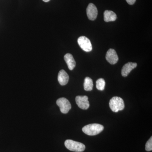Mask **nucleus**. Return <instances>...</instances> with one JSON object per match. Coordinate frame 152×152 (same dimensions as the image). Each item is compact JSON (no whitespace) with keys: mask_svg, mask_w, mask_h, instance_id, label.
<instances>
[{"mask_svg":"<svg viewBox=\"0 0 152 152\" xmlns=\"http://www.w3.org/2000/svg\"><path fill=\"white\" fill-rule=\"evenodd\" d=\"M109 105L112 111L115 113L122 110L125 107L124 102L123 99L118 96L113 97L111 99Z\"/></svg>","mask_w":152,"mask_h":152,"instance_id":"f03ea898","label":"nucleus"},{"mask_svg":"<svg viewBox=\"0 0 152 152\" xmlns=\"http://www.w3.org/2000/svg\"><path fill=\"white\" fill-rule=\"evenodd\" d=\"M136 0H126L127 2L129 5H133L135 3Z\"/></svg>","mask_w":152,"mask_h":152,"instance_id":"dca6fc26","label":"nucleus"},{"mask_svg":"<svg viewBox=\"0 0 152 152\" xmlns=\"http://www.w3.org/2000/svg\"><path fill=\"white\" fill-rule=\"evenodd\" d=\"M64 59L69 69L70 70H73L76 66V62L72 55L70 53H67L65 55Z\"/></svg>","mask_w":152,"mask_h":152,"instance_id":"9b49d317","label":"nucleus"},{"mask_svg":"<svg viewBox=\"0 0 152 152\" xmlns=\"http://www.w3.org/2000/svg\"><path fill=\"white\" fill-rule=\"evenodd\" d=\"M42 1L45 2H48L49 1H50V0H42Z\"/></svg>","mask_w":152,"mask_h":152,"instance_id":"f3484780","label":"nucleus"},{"mask_svg":"<svg viewBox=\"0 0 152 152\" xmlns=\"http://www.w3.org/2000/svg\"><path fill=\"white\" fill-rule=\"evenodd\" d=\"M104 18L106 22L115 21L117 19V15L113 11L106 10L104 12Z\"/></svg>","mask_w":152,"mask_h":152,"instance_id":"f8f14e48","label":"nucleus"},{"mask_svg":"<svg viewBox=\"0 0 152 152\" xmlns=\"http://www.w3.org/2000/svg\"><path fill=\"white\" fill-rule=\"evenodd\" d=\"M145 150L147 151H151L152 150V137L147 142L145 145Z\"/></svg>","mask_w":152,"mask_h":152,"instance_id":"2eb2a0df","label":"nucleus"},{"mask_svg":"<svg viewBox=\"0 0 152 152\" xmlns=\"http://www.w3.org/2000/svg\"><path fill=\"white\" fill-rule=\"evenodd\" d=\"M93 82L92 80L89 77L85 78L84 83V88L86 91H91L93 90Z\"/></svg>","mask_w":152,"mask_h":152,"instance_id":"ddd939ff","label":"nucleus"},{"mask_svg":"<svg viewBox=\"0 0 152 152\" xmlns=\"http://www.w3.org/2000/svg\"><path fill=\"white\" fill-rule=\"evenodd\" d=\"M88 98L86 96H77L76 97V102L77 105L83 110H87L90 107Z\"/></svg>","mask_w":152,"mask_h":152,"instance_id":"423d86ee","label":"nucleus"},{"mask_svg":"<svg viewBox=\"0 0 152 152\" xmlns=\"http://www.w3.org/2000/svg\"><path fill=\"white\" fill-rule=\"evenodd\" d=\"M78 43L81 48L87 52H91L92 50V45L90 40L85 36H81L78 39Z\"/></svg>","mask_w":152,"mask_h":152,"instance_id":"39448f33","label":"nucleus"},{"mask_svg":"<svg viewBox=\"0 0 152 152\" xmlns=\"http://www.w3.org/2000/svg\"><path fill=\"white\" fill-rule=\"evenodd\" d=\"M137 64L136 63L129 62L125 64L122 69V75L124 77H127L131 71L137 67Z\"/></svg>","mask_w":152,"mask_h":152,"instance_id":"1a4fd4ad","label":"nucleus"},{"mask_svg":"<svg viewBox=\"0 0 152 152\" xmlns=\"http://www.w3.org/2000/svg\"><path fill=\"white\" fill-rule=\"evenodd\" d=\"M56 104L62 113H67L72 108L70 103L66 98H59L57 100Z\"/></svg>","mask_w":152,"mask_h":152,"instance_id":"20e7f679","label":"nucleus"},{"mask_svg":"<svg viewBox=\"0 0 152 152\" xmlns=\"http://www.w3.org/2000/svg\"><path fill=\"white\" fill-rule=\"evenodd\" d=\"M86 12L88 18L91 20H94L97 17V9L92 3L89 4L87 8Z\"/></svg>","mask_w":152,"mask_h":152,"instance_id":"0eeeda50","label":"nucleus"},{"mask_svg":"<svg viewBox=\"0 0 152 152\" xmlns=\"http://www.w3.org/2000/svg\"><path fill=\"white\" fill-rule=\"evenodd\" d=\"M58 81L61 86H65L69 80V76L64 70H61L58 75Z\"/></svg>","mask_w":152,"mask_h":152,"instance_id":"9d476101","label":"nucleus"},{"mask_svg":"<svg viewBox=\"0 0 152 152\" xmlns=\"http://www.w3.org/2000/svg\"><path fill=\"white\" fill-rule=\"evenodd\" d=\"M65 145L68 150L74 152H82L86 149L83 144L71 140H66L65 142Z\"/></svg>","mask_w":152,"mask_h":152,"instance_id":"7ed1b4c3","label":"nucleus"},{"mask_svg":"<svg viewBox=\"0 0 152 152\" xmlns=\"http://www.w3.org/2000/svg\"><path fill=\"white\" fill-rule=\"evenodd\" d=\"M102 125L97 124H90L85 126L82 129L83 132L89 136L96 135L103 131Z\"/></svg>","mask_w":152,"mask_h":152,"instance_id":"f257e3e1","label":"nucleus"},{"mask_svg":"<svg viewBox=\"0 0 152 152\" xmlns=\"http://www.w3.org/2000/svg\"><path fill=\"white\" fill-rule=\"evenodd\" d=\"M105 84V81L103 78L98 79L96 82V87L97 89L99 91H102L104 89Z\"/></svg>","mask_w":152,"mask_h":152,"instance_id":"4468645a","label":"nucleus"},{"mask_svg":"<svg viewBox=\"0 0 152 152\" xmlns=\"http://www.w3.org/2000/svg\"><path fill=\"white\" fill-rule=\"evenodd\" d=\"M106 59L110 64L114 65L118 62V57L115 50L110 49L106 53Z\"/></svg>","mask_w":152,"mask_h":152,"instance_id":"6e6552de","label":"nucleus"}]
</instances>
